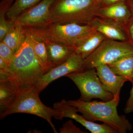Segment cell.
Here are the masks:
<instances>
[{"mask_svg":"<svg viewBox=\"0 0 133 133\" xmlns=\"http://www.w3.org/2000/svg\"><path fill=\"white\" fill-rule=\"evenodd\" d=\"M48 70L37 58L30 36L26 31L24 41L15 52L8 69L0 70V81H9L19 89L22 87L34 84Z\"/></svg>","mask_w":133,"mask_h":133,"instance_id":"1","label":"cell"},{"mask_svg":"<svg viewBox=\"0 0 133 133\" xmlns=\"http://www.w3.org/2000/svg\"><path fill=\"white\" fill-rule=\"evenodd\" d=\"M102 6L101 0H56L51 8L46 25L51 23L90 24L97 17Z\"/></svg>","mask_w":133,"mask_h":133,"instance_id":"2","label":"cell"},{"mask_svg":"<svg viewBox=\"0 0 133 133\" xmlns=\"http://www.w3.org/2000/svg\"><path fill=\"white\" fill-rule=\"evenodd\" d=\"M119 99L114 98L107 101H85L78 99L67 101L77 109L86 119L99 121L116 130L118 133H126L132 125L125 115L120 116L117 111Z\"/></svg>","mask_w":133,"mask_h":133,"instance_id":"3","label":"cell"},{"mask_svg":"<svg viewBox=\"0 0 133 133\" xmlns=\"http://www.w3.org/2000/svg\"><path fill=\"white\" fill-rule=\"evenodd\" d=\"M40 93L33 85L25 86L19 88L14 101L1 114V118L9 115L18 113L36 115L45 120L55 133H57L52 123V118L62 120L63 119L59 111L46 106L41 101Z\"/></svg>","mask_w":133,"mask_h":133,"instance_id":"4","label":"cell"},{"mask_svg":"<svg viewBox=\"0 0 133 133\" xmlns=\"http://www.w3.org/2000/svg\"><path fill=\"white\" fill-rule=\"evenodd\" d=\"M24 28L27 33L39 40L60 43L74 49L96 30L90 24L75 23H51L38 28Z\"/></svg>","mask_w":133,"mask_h":133,"instance_id":"5","label":"cell"},{"mask_svg":"<svg viewBox=\"0 0 133 133\" xmlns=\"http://www.w3.org/2000/svg\"><path fill=\"white\" fill-rule=\"evenodd\" d=\"M133 55V45L128 41L106 38L95 51L84 59L83 71L109 64L126 56Z\"/></svg>","mask_w":133,"mask_h":133,"instance_id":"6","label":"cell"},{"mask_svg":"<svg viewBox=\"0 0 133 133\" xmlns=\"http://www.w3.org/2000/svg\"><path fill=\"white\" fill-rule=\"evenodd\" d=\"M75 83L81 93L79 99L90 101L94 98L107 101L114 98L113 95L101 83L95 68L75 72L65 76Z\"/></svg>","mask_w":133,"mask_h":133,"instance_id":"7","label":"cell"},{"mask_svg":"<svg viewBox=\"0 0 133 133\" xmlns=\"http://www.w3.org/2000/svg\"><path fill=\"white\" fill-rule=\"evenodd\" d=\"M84 59L74 52L61 64L54 66L43 74L33 84L39 92L51 82L67 74L83 71Z\"/></svg>","mask_w":133,"mask_h":133,"instance_id":"8","label":"cell"},{"mask_svg":"<svg viewBox=\"0 0 133 133\" xmlns=\"http://www.w3.org/2000/svg\"><path fill=\"white\" fill-rule=\"evenodd\" d=\"M56 0H42L19 16L14 22L24 28H38L47 24L50 10Z\"/></svg>","mask_w":133,"mask_h":133,"instance_id":"9","label":"cell"},{"mask_svg":"<svg viewBox=\"0 0 133 133\" xmlns=\"http://www.w3.org/2000/svg\"><path fill=\"white\" fill-rule=\"evenodd\" d=\"M53 108L59 111L63 118H69L75 120L91 133H118L116 130L107 124H98L86 119L83 115L78 114L77 109L69 104L65 99H62L60 102L55 103Z\"/></svg>","mask_w":133,"mask_h":133,"instance_id":"10","label":"cell"},{"mask_svg":"<svg viewBox=\"0 0 133 133\" xmlns=\"http://www.w3.org/2000/svg\"><path fill=\"white\" fill-rule=\"evenodd\" d=\"M100 80L106 89L111 93L115 98L120 100L121 88L127 79L116 75L107 64H101L95 67Z\"/></svg>","mask_w":133,"mask_h":133,"instance_id":"11","label":"cell"},{"mask_svg":"<svg viewBox=\"0 0 133 133\" xmlns=\"http://www.w3.org/2000/svg\"><path fill=\"white\" fill-rule=\"evenodd\" d=\"M106 38L120 41H128L124 26L97 17L90 24Z\"/></svg>","mask_w":133,"mask_h":133,"instance_id":"12","label":"cell"},{"mask_svg":"<svg viewBox=\"0 0 133 133\" xmlns=\"http://www.w3.org/2000/svg\"><path fill=\"white\" fill-rule=\"evenodd\" d=\"M131 15L127 5L124 2H121L102 6L100 9L98 17L124 26Z\"/></svg>","mask_w":133,"mask_h":133,"instance_id":"13","label":"cell"},{"mask_svg":"<svg viewBox=\"0 0 133 133\" xmlns=\"http://www.w3.org/2000/svg\"><path fill=\"white\" fill-rule=\"evenodd\" d=\"M44 42L47 47L49 61L53 67L64 62L75 52L74 48L69 45L54 42Z\"/></svg>","mask_w":133,"mask_h":133,"instance_id":"14","label":"cell"},{"mask_svg":"<svg viewBox=\"0 0 133 133\" xmlns=\"http://www.w3.org/2000/svg\"><path fill=\"white\" fill-rule=\"evenodd\" d=\"M106 38L96 30L87 36L74 48V51L84 59L91 55Z\"/></svg>","mask_w":133,"mask_h":133,"instance_id":"15","label":"cell"},{"mask_svg":"<svg viewBox=\"0 0 133 133\" xmlns=\"http://www.w3.org/2000/svg\"><path fill=\"white\" fill-rule=\"evenodd\" d=\"M116 75L125 77L133 82V55L126 56L108 65Z\"/></svg>","mask_w":133,"mask_h":133,"instance_id":"16","label":"cell"},{"mask_svg":"<svg viewBox=\"0 0 133 133\" xmlns=\"http://www.w3.org/2000/svg\"><path fill=\"white\" fill-rule=\"evenodd\" d=\"M26 35L25 28L14 22V25L2 41L11 48L15 53L23 42Z\"/></svg>","mask_w":133,"mask_h":133,"instance_id":"17","label":"cell"},{"mask_svg":"<svg viewBox=\"0 0 133 133\" xmlns=\"http://www.w3.org/2000/svg\"><path fill=\"white\" fill-rule=\"evenodd\" d=\"M18 90L9 81H0L1 114L5 111L14 102Z\"/></svg>","mask_w":133,"mask_h":133,"instance_id":"18","label":"cell"},{"mask_svg":"<svg viewBox=\"0 0 133 133\" xmlns=\"http://www.w3.org/2000/svg\"><path fill=\"white\" fill-rule=\"evenodd\" d=\"M14 0H2L0 3V42L14 25V22L7 18V14L13 4Z\"/></svg>","mask_w":133,"mask_h":133,"instance_id":"19","label":"cell"},{"mask_svg":"<svg viewBox=\"0 0 133 133\" xmlns=\"http://www.w3.org/2000/svg\"><path fill=\"white\" fill-rule=\"evenodd\" d=\"M29 35L30 36L34 52L38 61L43 66L49 70L53 67L49 61L47 47L45 42L35 38L30 34Z\"/></svg>","mask_w":133,"mask_h":133,"instance_id":"20","label":"cell"},{"mask_svg":"<svg viewBox=\"0 0 133 133\" xmlns=\"http://www.w3.org/2000/svg\"><path fill=\"white\" fill-rule=\"evenodd\" d=\"M42 0H15L7 14L8 20L14 22L19 16Z\"/></svg>","mask_w":133,"mask_h":133,"instance_id":"21","label":"cell"},{"mask_svg":"<svg viewBox=\"0 0 133 133\" xmlns=\"http://www.w3.org/2000/svg\"><path fill=\"white\" fill-rule=\"evenodd\" d=\"M14 54L13 50L4 42H0V57L4 59L9 66L13 60Z\"/></svg>","mask_w":133,"mask_h":133,"instance_id":"22","label":"cell"},{"mask_svg":"<svg viewBox=\"0 0 133 133\" xmlns=\"http://www.w3.org/2000/svg\"><path fill=\"white\" fill-rule=\"evenodd\" d=\"M61 133H86L75 125L71 120L68 121L63 125L62 128L59 129Z\"/></svg>","mask_w":133,"mask_h":133,"instance_id":"23","label":"cell"},{"mask_svg":"<svg viewBox=\"0 0 133 133\" xmlns=\"http://www.w3.org/2000/svg\"><path fill=\"white\" fill-rule=\"evenodd\" d=\"M132 84V87L130 92V96L127 101L124 108V112L126 114L133 112V82Z\"/></svg>","mask_w":133,"mask_h":133,"instance_id":"24","label":"cell"},{"mask_svg":"<svg viewBox=\"0 0 133 133\" xmlns=\"http://www.w3.org/2000/svg\"><path fill=\"white\" fill-rule=\"evenodd\" d=\"M102 6H108L117 3L122 2L123 0H101Z\"/></svg>","mask_w":133,"mask_h":133,"instance_id":"25","label":"cell"},{"mask_svg":"<svg viewBox=\"0 0 133 133\" xmlns=\"http://www.w3.org/2000/svg\"><path fill=\"white\" fill-rule=\"evenodd\" d=\"M9 65L4 59L0 57V70H6L8 69Z\"/></svg>","mask_w":133,"mask_h":133,"instance_id":"26","label":"cell"},{"mask_svg":"<svg viewBox=\"0 0 133 133\" xmlns=\"http://www.w3.org/2000/svg\"><path fill=\"white\" fill-rule=\"evenodd\" d=\"M128 31L130 37L133 41V23L129 26Z\"/></svg>","mask_w":133,"mask_h":133,"instance_id":"27","label":"cell"}]
</instances>
